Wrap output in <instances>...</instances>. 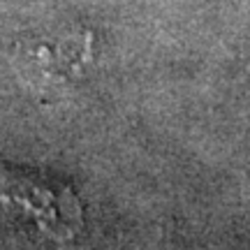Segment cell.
Returning <instances> with one entry per match:
<instances>
[{
	"label": "cell",
	"mask_w": 250,
	"mask_h": 250,
	"mask_svg": "<svg viewBox=\"0 0 250 250\" xmlns=\"http://www.w3.org/2000/svg\"><path fill=\"white\" fill-rule=\"evenodd\" d=\"M7 202L23 206L40 225L58 239H70L83 225V206L67 183L35 179L28 174H7L0 188Z\"/></svg>",
	"instance_id": "obj_1"
},
{
	"label": "cell",
	"mask_w": 250,
	"mask_h": 250,
	"mask_svg": "<svg viewBox=\"0 0 250 250\" xmlns=\"http://www.w3.org/2000/svg\"><path fill=\"white\" fill-rule=\"evenodd\" d=\"M90 56L88 35H65V37H46L28 42L21 49L19 65L28 79L54 83L67 81L79 74L83 62Z\"/></svg>",
	"instance_id": "obj_2"
}]
</instances>
